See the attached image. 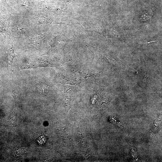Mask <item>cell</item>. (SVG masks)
Listing matches in <instances>:
<instances>
[{
  "instance_id": "6da1fadb",
  "label": "cell",
  "mask_w": 162,
  "mask_h": 162,
  "mask_svg": "<svg viewBox=\"0 0 162 162\" xmlns=\"http://www.w3.org/2000/svg\"><path fill=\"white\" fill-rule=\"evenodd\" d=\"M6 40L7 44V54L10 64L12 63L14 58L15 57L14 53L13 43L14 40L12 37L8 34L7 36L4 37Z\"/></svg>"
},
{
  "instance_id": "7a4b0ae2",
  "label": "cell",
  "mask_w": 162,
  "mask_h": 162,
  "mask_svg": "<svg viewBox=\"0 0 162 162\" xmlns=\"http://www.w3.org/2000/svg\"><path fill=\"white\" fill-rule=\"evenodd\" d=\"M9 26L8 20L5 17L0 16V33L3 35L4 37L8 34Z\"/></svg>"
}]
</instances>
